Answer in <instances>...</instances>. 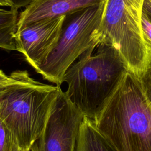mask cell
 <instances>
[{"mask_svg": "<svg viewBox=\"0 0 151 151\" xmlns=\"http://www.w3.org/2000/svg\"><path fill=\"white\" fill-rule=\"evenodd\" d=\"M93 122L117 151H151V107L133 73L127 71Z\"/></svg>", "mask_w": 151, "mask_h": 151, "instance_id": "obj_1", "label": "cell"}, {"mask_svg": "<svg viewBox=\"0 0 151 151\" xmlns=\"http://www.w3.org/2000/svg\"><path fill=\"white\" fill-rule=\"evenodd\" d=\"M96 54L90 48L66 71L65 94L84 116L94 121L117 89L127 68L112 47L99 45Z\"/></svg>", "mask_w": 151, "mask_h": 151, "instance_id": "obj_2", "label": "cell"}, {"mask_svg": "<svg viewBox=\"0 0 151 151\" xmlns=\"http://www.w3.org/2000/svg\"><path fill=\"white\" fill-rule=\"evenodd\" d=\"M60 86L37 81L27 71L0 96V118L19 148L30 150L40 136Z\"/></svg>", "mask_w": 151, "mask_h": 151, "instance_id": "obj_3", "label": "cell"}, {"mask_svg": "<svg viewBox=\"0 0 151 151\" xmlns=\"http://www.w3.org/2000/svg\"><path fill=\"white\" fill-rule=\"evenodd\" d=\"M144 0H104L93 39L97 46L106 45L119 53L127 70L137 77L151 61L141 26Z\"/></svg>", "mask_w": 151, "mask_h": 151, "instance_id": "obj_4", "label": "cell"}, {"mask_svg": "<svg viewBox=\"0 0 151 151\" xmlns=\"http://www.w3.org/2000/svg\"><path fill=\"white\" fill-rule=\"evenodd\" d=\"M104 2L65 17L57 44L35 69L44 79L60 86L66 71L75 60L97 47L93 35L100 22Z\"/></svg>", "mask_w": 151, "mask_h": 151, "instance_id": "obj_5", "label": "cell"}, {"mask_svg": "<svg viewBox=\"0 0 151 151\" xmlns=\"http://www.w3.org/2000/svg\"><path fill=\"white\" fill-rule=\"evenodd\" d=\"M84 117L59 87L44 129L30 151H74Z\"/></svg>", "mask_w": 151, "mask_h": 151, "instance_id": "obj_6", "label": "cell"}, {"mask_svg": "<svg viewBox=\"0 0 151 151\" xmlns=\"http://www.w3.org/2000/svg\"><path fill=\"white\" fill-rule=\"evenodd\" d=\"M65 17L37 22L16 32L17 51L34 69L45 61L57 44Z\"/></svg>", "mask_w": 151, "mask_h": 151, "instance_id": "obj_7", "label": "cell"}, {"mask_svg": "<svg viewBox=\"0 0 151 151\" xmlns=\"http://www.w3.org/2000/svg\"><path fill=\"white\" fill-rule=\"evenodd\" d=\"M104 0H31L18 15L17 32L31 24L67 16Z\"/></svg>", "mask_w": 151, "mask_h": 151, "instance_id": "obj_8", "label": "cell"}, {"mask_svg": "<svg viewBox=\"0 0 151 151\" xmlns=\"http://www.w3.org/2000/svg\"><path fill=\"white\" fill-rule=\"evenodd\" d=\"M74 151H117L100 132L90 119L84 116Z\"/></svg>", "mask_w": 151, "mask_h": 151, "instance_id": "obj_9", "label": "cell"}, {"mask_svg": "<svg viewBox=\"0 0 151 151\" xmlns=\"http://www.w3.org/2000/svg\"><path fill=\"white\" fill-rule=\"evenodd\" d=\"M18 9H9L0 12V48L7 50L17 51L15 34L18 18Z\"/></svg>", "mask_w": 151, "mask_h": 151, "instance_id": "obj_10", "label": "cell"}, {"mask_svg": "<svg viewBox=\"0 0 151 151\" xmlns=\"http://www.w3.org/2000/svg\"><path fill=\"white\" fill-rule=\"evenodd\" d=\"M20 149L12 132L0 118V151H19Z\"/></svg>", "mask_w": 151, "mask_h": 151, "instance_id": "obj_11", "label": "cell"}, {"mask_svg": "<svg viewBox=\"0 0 151 151\" xmlns=\"http://www.w3.org/2000/svg\"><path fill=\"white\" fill-rule=\"evenodd\" d=\"M138 78L144 96L151 107V61Z\"/></svg>", "mask_w": 151, "mask_h": 151, "instance_id": "obj_12", "label": "cell"}, {"mask_svg": "<svg viewBox=\"0 0 151 151\" xmlns=\"http://www.w3.org/2000/svg\"><path fill=\"white\" fill-rule=\"evenodd\" d=\"M21 73V70H16L9 76H7L0 70V96L19 80Z\"/></svg>", "mask_w": 151, "mask_h": 151, "instance_id": "obj_13", "label": "cell"}, {"mask_svg": "<svg viewBox=\"0 0 151 151\" xmlns=\"http://www.w3.org/2000/svg\"><path fill=\"white\" fill-rule=\"evenodd\" d=\"M141 26L145 45L151 55V18L144 11L142 14Z\"/></svg>", "mask_w": 151, "mask_h": 151, "instance_id": "obj_14", "label": "cell"}, {"mask_svg": "<svg viewBox=\"0 0 151 151\" xmlns=\"http://www.w3.org/2000/svg\"><path fill=\"white\" fill-rule=\"evenodd\" d=\"M11 5V8L19 9L22 7L27 6L31 2V0H8Z\"/></svg>", "mask_w": 151, "mask_h": 151, "instance_id": "obj_15", "label": "cell"}, {"mask_svg": "<svg viewBox=\"0 0 151 151\" xmlns=\"http://www.w3.org/2000/svg\"><path fill=\"white\" fill-rule=\"evenodd\" d=\"M143 11H144L151 18V0H144Z\"/></svg>", "mask_w": 151, "mask_h": 151, "instance_id": "obj_16", "label": "cell"}, {"mask_svg": "<svg viewBox=\"0 0 151 151\" xmlns=\"http://www.w3.org/2000/svg\"><path fill=\"white\" fill-rule=\"evenodd\" d=\"M0 6H8L11 8V5L8 0H0Z\"/></svg>", "mask_w": 151, "mask_h": 151, "instance_id": "obj_17", "label": "cell"}, {"mask_svg": "<svg viewBox=\"0 0 151 151\" xmlns=\"http://www.w3.org/2000/svg\"><path fill=\"white\" fill-rule=\"evenodd\" d=\"M5 10H6L5 9H4V8H2L0 7V12H3V11H5Z\"/></svg>", "mask_w": 151, "mask_h": 151, "instance_id": "obj_18", "label": "cell"}, {"mask_svg": "<svg viewBox=\"0 0 151 151\" xmlns=\"http://www.w3.org/2000/svg\"><path fill=\"white\" fill-rule=\"evenodd\" d=\"M19 151H30V150H22V149H20Z\"/></svg>", "mask_w": 151, "mask_h": 151, "instance_id": "obj_19", "label": "cell"}]
</instances>
